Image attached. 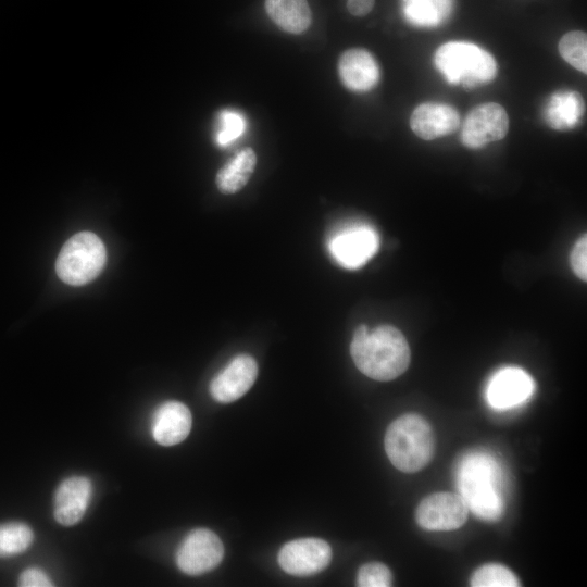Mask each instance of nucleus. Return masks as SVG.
<instances>
[{
    "mask_svg": "<svg viewBox=\"0 0 587 587\" xmlns=\"http://www.w3.org/2000/svg\"><path fill=\"white\" fill-rule=\"evenodd\" d=\"M350 354L360 372L382 382L400 376L411 357L405 337L391 325H379L372 330L359 325L353 333Z\"/></svg>",
    "mask_w": 587,
    "mask_h": 587,
    "instance_id": "1",
    "label": "nucleus"
},
{
    "mask_svg": "<svg viewBox=\"0 0 587 587\" xmlns=\"http://www.w3.org/2000/svg\"><path fill=\"white\" fill-rule=\"evenodd\" d=\"M384 445L392 465L405 473L425 467L435 451V438L429 423L414 413L401 415L388 426Z\"/></svg>",
    "mask_w": 587,
    "mask_h": 587,
    "instance_id": "2",
    "label": "nucleus"
},
{
    "mask_svg": "<svg viewBox=\"0 0 587 587\" xmlns=\"http://www.w3.org/2000/svg\"><path fill=\"white\" fill-rule=\"evenodd\" d=\"M434 65L450 85L482 87L495 79L497 62L482 47L467 41H449L434 54Z\"/></svg>",
    "mask_w": 587,
    "mask_h": 587,
    "instance_id": "3",
    "label": "nucleus"
},
{
    "mask_svg": "<svg viewBox=\"0 0 587 587\" xmlns=\"http://www.w3.org/2000/svg\"><path fill=\"white\" fill-rule=\"evenodd\" d=\"M107 261L102 240L93 233L80 232L73 235L61 248L55 272L59 278L72 286H82L95 279Z\"/></svg>",
    "mask_w": 587,
    "mask_h": 587,
    "instance_id": "4",
    "label": "nucleus"
},
{
    "mask_svg": "<svg viewBox=\"0 0 587 587\" xmlns=\"http://www.w3.org/2000/svg\"><path fill=\"white\" fill-rule=\"evenodd\" d=\"M487 467L483 461L469 462L460 473L459 487L469 509L484 520L495 521L503 512V502L492 486Z\"/></svg>",
    "mask_w": 587,
    "mask_h": 587,
    "instance_id": "5",
    "label": "nucleus"
},
{
    "mask_svg": "<svg viewBox=\"0 0 587 587\" xmlns=\"http://www.w3.org/2000/svg\"><path fill=\"white\" fill-rule=\"evenodd\" d=\"M223 557L224 546L220 537L208 528H197L179 545L176 564L185 574L201 575L214 570Z\"/></svg>",
    "mask_w": 587,
    "mask_h": 587,
    "instance_id": "6",
    "label": "nucleus"
},
{
    "mask_svg": "<svg viewBox=\"0 0 587 587\" xmlns=\"http://www.w3.org/2000/svg\"><path fill=\"white\" fill-rule=\"evenodd\" d=\"M379 238L367 225H350L330 236L327 247L336 262L346 268H359L377 251Z\"/></svg>",
    "mask_w": 587,
    "mask_h": 587,
    "instance_id": "7",
    "label": "nucleus"
},
{
    "mask_svg": "<svg viewBox=\"0 0 587 587\" xmlns=\"http://www.w3.org/2000/svg\"><path fill=\"white\" fill-rule=\"evenodd\" d=\"M508 130L509 116L505 109L498 103L486 102L469 112L460 138L465 147L478 149L501 140Z\"/></svg>",
    "mask_w": 587,
    "mask_h": 587,
    "instance_id": "8",
    "label": "nucleus"
},
{
    "mask_svg": "<svg viewBox=\"0 0 587 587\" xmlns=\"http://www.w3.org/2000/svg\"><path fill=\"white\" fill-rule=\"evenodd\" d=\"M469 507L460 495L441 491L425 497L416 508L415 520L427 530H453L466 522Z\"/></svg>",
    "mask_w": 587,
    "mask_h": 587,
    "instance_id": "9",
    "label": "nucleus"
},
{
    "mask_svg": "<svg viewBox=\"0 0 587 587\" xmlns=\"http://www.w3.org/2000/svg\"><path fill=\"white\" fill-rule=\"evenodd\" d=\"M332 549L323 539L300 538L285 544L278 552V563L288 574L307 576L327 567Z\"/></svg>",
    "mask_w": 587,
    "mask_h": 587,
    "instance_id": "10",
    "label": "nucleus"
},
{
    "mask_svg": "<svg viewBox=\"0 0 587 587\" xmlns=\"http://www.w3.org/2000/svg\"><path fill=\"white\" fill-rule=\"evenodd\" d=\"M258 376V364L248 354L234 358L211 382V396L218 402L228 403L242 397Z\"/></svg>",
    "mask_w": 587,
    "mask_h": 587,
    "instance_id": "11",
    "label": "nucleus"
},
{
    "mask_svg": "<svg viewBox=\"0 0 587 587\" xmlns=\"http://www.w3.org/2000/svg\"><path fill=\"white\" fill-rule=\"evenodd\" d=\"M534 390L532 377L519 367L498 371L486 389L488 403L498 410H507L526 401Z\"/></svg>",
    "mask_w": 587,
    "mask_h": 587,
    "instance_id": "12",
    "label": "nucleus"
},
{
    "mask_svg": "<svg viewBox=\"0 0 587 587\" xmlns=\"http://www.w3.org/2000/svg\"><path fill=\"white\" fill-rule=\"evenodd\" d=\"M92 495V484L87 477L72 476L64 479L54 495L53 515L63 526L77 524L85 515Z\"/></svg>",
    "mask_w": 587,
    "mask_h": 587,
    "instance_id": "13",
    "label": "nucleus"
},
{
    "mask_svg": "<svg viewBox=\"0 0 587 587\" xmlns=\"http://www.w3.org/2000/svg\"><path fill=\"white\" fill-rule=\"evenodd\" d=\"M460 126V115L451 105L425 102L411 114L412 132L424 140H434L454 133Z\"/></svg>",
    "mask_w": 587,
    "mask_h": 587,
    "instance_id": "14",
    "label": "nucleus"
},
{
    "mask_svg": "<svg viewBox=\"0 0 587 587\" xmlns=\"http://www.w3.org/2000/svg\"><path fill=\"white\" fill-rule=\"evenodd\" d=\"M338 75L342 85L354 92H367L379 82V66L367 50L348 49L338 60Z\"/></svg>",
    "mask_w": 587,
    "mask_h": 587,
    "instance_id": "15",
    "label": "nucleus"
},
{
    "mask_svg": "<svg viewBox=\"0 0 587 587\" xmlns=\"http://www.w3.org/2000/svg\"><path fill=\"white\" fill-rule=\"evenodd\" d=\"M192 417L189 409L178 401H166L153 413L152 436L162 446L182 442L191 429Z\"/></svg>",
    "mask_w": 587,
    "mask_h": 587,
    "instance_id": "16",
    "label": "nucleus"
},
{
    "mask_svg": "<svg viewBox=\"0 0 587 587\" xmlns=\"http://www.w3.org/2000/svg\"><path fill=\"white\" fill-rule=\"evenodd\" d=\"M585 104L579 92L561 89L553 92L542 110L547 125L557 130H570L576 127L584 115Z\"/></svg>",
    "mask_w": 587,
    "mask_h": 587,
    "instance_id": "17",
    "label": "nucleus"
},
{
    "mask_svg": "<svg viewBox=\"0 0 587 587\" xmlns=\"http://www.w3.org/2000/svg\"><path fill=\"white\" fill-rule=\"evenodd\" d=\"M265 10L270 18L289 34L304 33L312 22L307 0H265Z\"/></svg>",
    "mask_w": 587,
    "mask_h": 587,
    "instance_id": "18",
    "label": "nucleus"
},
{
    "mask_svg": "<svg viewBox=\"0 0 587 587\" xmlns=\"http://www.w3.org/2000/svg\"><path fill=\"white\" fill-rule=\"evenodd\" d=\"M454 0H401L407 22L419 28L442 25L452 14Z\"/></svg>",
    "mask_w": 587,
    "mask_h": 587,
    "instance_id": "19",
    "label": "nucleus"
},
{
    "mask_svg": "<svg viewBox=\"0 0 587 587\" xmlns=\"http://www.w3.org/2000/svg\"><path fill=\"white\" fill-rule=\"evenodd\" d=\"M257 165L254 150L247 147L220 168L215 176L217 189L224 195H232L242 189L249 182Z\"/></svg>",
    "mask_w": 587,
    "mask_h": 587,
    "instance_id": "20",
    "label": "nucleus"
},
{
    "mask_svg": "<svg viewBox=\"0 0 587 587\" xmlns=\"http://www.w3.org/2000/svg\"><path fill=\"white\" fill-rule=\"evenodd\" d=\"M34 540L33 529L24 523L11 522L0 525V558H9L26 551Z\"/></svg>",
    "mask_w": 587,
    "mask_h": 587,
    "instance_id": "21",
    "label": "nucleus"
},
{
    "mask_svg": "<svg viewBox=\"0 0 587 587\" xmlns=\"http://www.w3.org/2000/svg\"><path fill=\"white\" fill-rule=\"evenodd\" d=\"M559 53L562 59L577 71L587 72V37L582 30H571L559 41Z\"/></svg>",
    "mask_w": 587,
    "mask_h": 587,
    "instance_id": "22",
    "label": "nucleus"
},
{
    "mask_svg": "<svg viewBox=\"0 0 587 587\" xmlns=\"http://www.w3.org/2000/svg\"><path fill=\"white\" fill-rule=\"evenodd\" d=\"M470 585L473 587H516L520 586V582L507 566L489 563L473 573Z\"/></svg>",
    "mask_w": 587,
    "mask_h": 587,
    "instance_id": "23",
    "label": "nucleus"
},
{
    "mask_svg": "<svg viewBox=\"0 0 587 587\" xmlns=\"http://www.w3.org/2000/svg\"><path fill=\"white\" fill-rule=\"evenodd\" d=\"M391 584V572L380 562L366 563L358 571L357 585L360 587H388Z\"/></svg>",
    "mask_w": 587,
    "mask_h": 587,
    "instance_id": "24",
    "label": "nucleus"
},
{
    "mask_svg": "<svg viewBox=\"0 0 587 587\" xmlns=\"http://www.w3.org/2000/svg\"><path fill=\"white\" fill-rule=\"evenodd\" d=\"M216 142L220 146H227L230 141L240 136L245 128L242 116L236 112L224 111L220 115Z\"/></svg>",
    "mask_w": 587,
    "mask_h": 587,
    "instance_id": "25",
    "label": "nucleus"
},
{
    "mask_svg": "<svg viewBox=\"0 0 587 587\" xmlns=\"http://www.w3.org/2000/svg\"><path fill=\"white\" fill-rule=\"evenodd\" d=\"M587 239L582 236L575 243L571 252V266L573 272L584 282L587 279Z\"/></svg>",
    "mask_w": 587,
    "mask_h": 587,
    "instance_id": "26",
    "label": "nucleus"
},
{
    "mask_svg": "<svg viewBox=\"0 0 587 587\" xmlns=\"http://www.w3.org/2000/svg\"><path fill=\"white\" fill-rule=\"evenodd\" d=\"M18 586L50 587L53 586V583L42 570L38 567H29L21 573L18 577Z\"/></svg>",
    "mask_w": 587,
    "mask_h": 587,
    "instance_id": "27",
    "label": "nucleus"
},
{
    "mask_svg": "<svg viewBox=\"0 0 587 587\" xmlns=\"http://www.w3.org/2000/svg\"><path fill=\"white\" fill-rule=\"evenodd\" d=\"M374 7V0H347V9L354 16L369 14Z\"/></svg>",
    "mask_w": 587,
    "mask_h": 587,
    "instance_id": "28",
    "label": "nucleus"
}]
</instances>
